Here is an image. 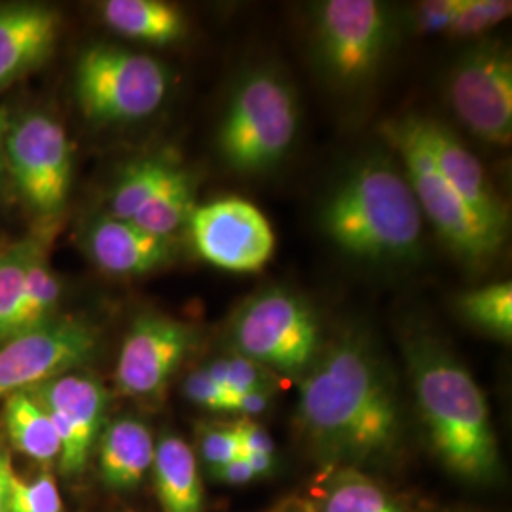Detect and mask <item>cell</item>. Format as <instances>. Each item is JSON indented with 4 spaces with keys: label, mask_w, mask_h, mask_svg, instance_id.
<instances>
[{
    "label": "cell",
    "mask_w": 512,
    "mask_h": 512,
    "mask_svg": "<svg viewBox=\"0 0 512 512\" xmlns=\"http://www.w3.org/2000/svg\"><path fill=\"white\" fill-rule=\"evenodd\" d=\"M296 427L329 471L385 465L403 450V404L382 357L361 334L323 346L300 378Z\"/></svg>",
    "instance_id": "6da1fadb"
},
{
    "label": "cell",
    "mask_w": 512,
    "mask_h": 512,
    "mask_svg": "<svg viewBox=\"0 0 512 512\" xmlns=\"http://www.w3.org/2000/svg\"><path fill=\"white\" fill-rule=\"evenodd\" d=\"M412 391L423 427L440 461L454 475L490 484L501 475L492 414L473 374L425 330L403 340Z\"/></svg>",
    "instance_id": "7a4b0ae2"
},
{
    "label": "cell",
    "mask_w": 512,
    "mask_h": 512,
    "mask_svg": "<svg viewBox=\"0 0 512 512\" xmlns=\"http://www.w3.org/2000/svg\"><path fill=\"white\" fill-rule=\"evenodd\" d=\"M325 236L346 255L399 264L421 253L423 215L403 167L368 156L330 190L319 215Z\"/></svg>",
    "instance_id": "3957f363"
},
{
    "label": "cell",
    "mask_w": 512,
    "mask_h": 512,
    "mask_svg": "<svg viewBox=\"0 0 512 512\" xmlns=\"http://www.w3.org/2000/svg\"><path fill=\"white\" fill-rule=\"evenodd\" d=\"M298 131L293 88L272 71L239 80L217 128L222 162L241 175H258L283 162Z\"/></svg>",
    "instance_id": "277c9868"
},
{
    "label": "cell",
    "mask_w": 512,
    "mask_h": 512,
    "mask_svg": "<svg viewBox=\"0 0 512 512\" xmlns=\"http://www.w3.org/2000/svg\"><path fill=\"white\" fill-rule=\"evenodd\" d=\"M230 338L234 353L289 378H302L325 346L310 302L283 287L245 300L232 317Z\"/></svg>",
    "instance_id": "5b68a950"
},
{
    "label": "cell",
    "mask_w": 512,
    "mask_h": 512,
    "mask_svg": "<svg viewBox=\"0 0 512 512\" xmlns=\"http://www.w3.org/2000/svg\"><path fill=\"white\" fill-rule=\"evenodd\" d=\"M169 78L154 57L99 44L74 71L78 107L93 124H128L152 116L164 103Z\"/></svg>",
    "instance_id": "8992f818"
},
{
    "label": "cell",
    "mask_w": 512,
    "mask_h": 512,
    "mask_svg": "<svg viewBox=\"0 0 512 512\" xmlns=\"http://www.w3.org/2000/svg\"><path fill=\"white\" fill-rule=\"evenodd\" d=\"M387 145L401 160L404 175L420 205L423 219L429 220L440 239L456 255L476 266H486L503 247V241L488 232L461 202L452 186L444 181L431 154L412 126L410 114L384 122L380 128Z\"/></svg>",
    "instance_id": "52a82bcc"
},
{
    "label": "cell",
    "mask_w": 512,
    "mask_h": 512,
    "mask_svg": "<svg viewBox=\"0 0 512 512\" xmlns=\"http://www.w3.org/2000/svg\"><path fill=\"white\" fill-rule=\"evenodd\" d=\"M395 38L391 8L376 0H329L315 8L313 52L325 78L355 90L384 65Z\"/></svg>",
    "instance_id": "ba28073f"
},
{
    "label": "cell",
    "mask_w": 512,
    "mask_h": 512,
    "mask_svg": "<svg viewBox=\"0 0 512 512\" xmlns=\"http://www.w3.org/2000/svg\"><path fill=\"white\" fill-rule=\"evenodd\" d=\"M448 99L459 122L480 141H512V55L503 40H482L461 55L448 78Z\"/></svg>",
    "instance_id": "9c48e42d"
},
{
    "label": "cell",
    "mask_w": 512,
    "mask_h": 512,
    "mask_svg": "<svg viewBox=\"0 0 512 512\" xmlns=\"http://www.w3.org/2000/svg\"><path fill=\"white\" fill-rule=\"evenodd\" d=\"M4 160L25 203L44 217L59 213L71 190L73 147L63 126L46 114H27L10 126Z\"/></svg>",
    "instance_id": "30bf717a"
},
{
    "label": "cell",
    "mask_w": 512,
    "mask_h": 512,
    "mask_svg": "<svg viewBox=\"0 0 512 512\" xmlns=\"http://www.w3.org/2000/svg\"><path fill=\"white\" fill-rule=\"evenodd\" d=\"M97 348L99 332L82 319H52L21 332L0 348V401L86 365Z\"/></svg>",
    "instance_id": "8fae6325"
},
{
    "label": "cell",
    "mask_w": 512,
    "mask_h": 512,
    "mask_svg": "<svg viewBox=\"0 0 512 512\" xmlns=\"http://www.w3.org/2000/svg\"><path fill=\"white\" fill-rule=\"evenodd\" d=\"M186 224L198 255L220 270L255 274L274 255V230L247 200L220 198L196 205Z\"/></svg>",
    "instance_id": "7c38bea8"
},
{
    "label": "cell",
    "mask_w": 512,
    "mask_h": 512,
    "mask_svg": "<svg viewBox=\"0 0 512 512\" xmlns=\"http://www.w3.org/2000/svg\"><path fill=\"white\" fill-rule=\"evenodd\" d=\"M198 340V330L190 323L160 313L139 315L124 338L116 363L120 393L135 399L160 395Z\"/></svg>",
    "instance_id": "4fadbf2b"
},
{
    "label": "cell",
    "mask_w": 512,
    "mask_h": 512,
    "mask_svg": "<svg viewBox=\"0 0 512 512\" xmlns=\"http://www.w3.org/2000/svg\"><path fill=\"white\" fill-rule=\"evenodd\" d=\"M46 408L61 442L59 467L65 475L86 471L93 448L105 429L109 395L90 376L63 374L27 391Z\"/></svg>",
    "instance_id": "5bb4252c"
},
{
    "label": "cell",
    "mask_w": 512,
    "mask_h": 512,
    "mask_svg": "<svg viewBox=\"0 0 512 512\" xmlns=\"http://www.w3.org/2000/svg\"><path fill=\"white\" fill-rule=\"evenodd\" d=\"M410 120L444 181L452 186L475 219L505 243L509 236V207L480 160L444 124L416 114H410Z\"/></svg>",
    "instance_id": "9a60e30c"
},
{
    "label": "cell",
    "mask_w": 512,
    "mask_h": 512,
    "mask_svg": "<svg viewBox=\"0 0 512 512\" xmlns=\"http://www.w3.org/2000/svg\"><path fill=\"white\" fill-rule=\"evenodd\" d=\"M59 14L37 4L0 10V90L40 67L59 37Z\"/></svg>",
    "instance_id": "2e32d148"
},
{
    "label": "cell",
    "mask_w": 512,
    "mask_h": 512,
    "mask_svg": "<svg viewBox=\"0 0 512 512\" xmlns=\"http://www.w3.org/2000/svg\"><path fill=\"white\" fill-rule=\"evenodd\" d=\"M86 245L93 262L107 274H148L167 264L175 253L171 238L154 236L131 220L112 215L95 220Z\"/></svg>",
    "instance_id": "e0dca14e"
},
{
    "label": "cell",
    "mask_w": 512,
    "mask_h": 512,
    "mask_svg": "<svg viewBox=\"0 0 512 512\" xmlns=\"http://www.w3.org/2000/svg\"><path fill=\"white\" fill-rule=\"evenodd\" d=\"M95 448L103 484L112 490H133L152 469L156 442L143 421L120 418L103 429Z\"/></svg>",
    "instance_id": "ac0fdd59"
},
{
    "label": "cell",
    "mask_w": 512,
    "mask_h": 512,
    "mask_svg": "<svg viewBox=\"0 0 512 512\" xmlns=\"http://www.w3.org/2000/svg\"><path fill=\"white\" fill-rule=\"evenodd\" d=\"M150 471L162 512H203L200 465L188 442L177 435H164L156 444Z\"/></svg>",
    "instance_id": "d6986e66"
},
{
    "label": "cell",
    "mask_w": 512,
    "mask_h": 512,
    "mask_svg": "<svg viewBox=\"0 0 512 512\" xmlns=\"http://www.w3.org/2000/svg\"><path fill=\"white\" fill-rule=\"evenodd\" d=\"M101 14L118 35L154 46L175 44L188 31L183 12L162 0H109Z\"/></svg>",
    "instance_id": "ffe728a7"
},
{
    "label": "cell",
    "mask_w": 512,
    "mask_h": 512,
    "mask_svg": "<svg viewBox=\"0 0 512 512\" xmlns=\"http://www.w3.org/2000/svg\"><path fill=\"white\" fill-rule=\"evenodd\" d=\"M310 503L317 512H408L365 471L348 467L329 471Z\"/></svg>",
    "instance_id": "44dd1931"
},
{
    "label": "cell",
    "mask_w": 512,
    "mask_h": 512,
    "mask_svg": "<svg viewBox=\"0 0 512 512\" xmlns=\"http://www.w3.org/2000/svg\"><path fill=\"white\" fill-rule=\"evenodd\" d=\"M4 420L8 437L21 454L40 463L59 459L61 442L54 421L29 393H16L6 399Z\"/></svg>",
    "instance_id": "7402d4cb"
},
{
    "label": "cell",
    "mask_w": 512,
    "mask_h": 512,
    "mask_svg": "<svg viewBox=\"0 0 512 512\" xmlns=\"http://www.w3.org/2000/svg\"><path fill=\"white\" fill-rule=\"evenodd\" d=\"M179 167L171 156H150L129 164L112 188L110 215L116 219H133Z\"/></svg>",
    "instance_id": "603a6c76"
},
{
    "label": "cell",
    "mask_w": 512,
    "mask_h": 512,
    "mask_svg": "<svg viewBox=\"0 0 512 512\" xmlns=\"http://www.w3.org/2000/svg\"><path fill=\"white\" fill-rule=\"evenodd\" d=\"M196 184L192 175L179 167L160 192L131 219L154 236L171 238L188 222L196 207Z\"/></svg>",
    "instance_id": "cb8c5ba5"
},
{
    "label": "cell",
    "mask_w": 512,
    "mask_h": 512,
    "mask_svg": "<svg viewBox=\"0 0 512 512\" xmlns=\"http://www.w3.org/2000/svg\"><path fill=\"white\" fill-rule=\"evenodd\" d=\"M35 243L21 241L0 251V342L21 334L25 274Z\"/></svg>",
    "instance_id": "d4e9b609"
},
{
    "label": "cell",
    "mask_w": 512,
    "mask_h": 512,
    "mask_svg": "<svg viewBox=\"0 0 512 512\" xmlns=\"http://www.w3.org/2000/svg\"><path fill=\"white\" fill-rule=\"evenodd\" d=\"M459 313L476 329L499 340L512 336V283L503 281L459 294Z\"/></svg>",
    "instance_id": "484cf974"
},
{
    "label": "cell",
    "mask_w": 512,
    "mask_h": 512,
    "mask_svg": "<svg viewBox=\"0 0 512 512\" xmlns=\"http://www.w3.org/2000/svg\"><path fill=\"white\" fill-rule=\"evenodd\" d=\"M59 298H61L59 281L52 274L46 258L35 245L27 264V274H25L21 332L37 329L50 323Z\"/></svg>",
    "instance_id": "4316f807"
},
{
    "label": "cell",
    "mask_w": 512,
    "mask_h": 512,
    "mask_svg": "<svg viewBox=\"0 0 512 512\" xmlns=\"http://www.w3.org/2000/svg\"><path fill=\"white\" fill-rule=\"evenodd\" d=\"M203 368L234 399L249 391H270L272 372L234 351L211 359Z\"/></svg>",
    "instance_id": "83f0119b"
},
{
    "label": "cell",
    "mask_w": 512,
    "mask_h": 512,
    "mask_svg": "<svg viewBox=\"0 0 512 512\" xmlns=\"http://www.w3.org/2000/svg\"><path fill=\"white\" fill-rule=\"evenodd\" d=\"M4 512H63L54 476L44 471L35 478H23L12 469Z\"/></svg>",
    "instance_id": "f1b7e54d"
},
{
    "label": "cell",
    "mask_w": 512,
    "mask_h": 512,
    "mask_svg": "<svg viewBox=\"0 0 512 512\" xmlns=\"http://www.w3.org/2000/svg\"><path fill=\"white\" fill-rule=\"evenodd\" d=\"M512 2L505 0H454L450 37L473 38L486 35L511 16Z\"/></svg>",
    "instance_id": "f546056e"
},
{
    "label": "cell",
    "mask_w": 512,
    "mask_h": 512,
    "mask_svg": "<svg viewBox=\"0 0 512 512\" xmlns=\"http://www.w3.org/2000/svg\"><path fill=\"white\" fill-rule=\"evenodd\" d=\"M196 458L202 459L207 469H217L241 456L236 423H200L196 429Z\"/></svg>",
    "instance_id": "4dcf8cb0"
},
{
    "label": "cell",
    "mask_w": 512,
    "mask_h": 512,
    "mask_svg": "<svg viewBox=\"0 0 512 512\" xmlns=\"http://www.w3.org/2000/svg\"><path fill=\"white\" fill-rule=\"evenodd\" d=\"M183 393L186 401L209 412H232L234 406V397L220 387L203 366L186 376Z\"/></svg>",
    "instance_id": "1f68e13d"
},
{
    "label": "cell",
    "mask_w": 512,
    "mask_h": 512,
    "mask_svg": "<svg viewBox=\"0 0 512 512\" xmlns=\"http://www.w3.org/2000/svg\"><path fill=\"white\" fill-rule=\"evenodd\" d=\"M454 18V0L421 2L412 12V25L420 35L448 33Z\"/></svg>",
    "instance_id": "d6a6232c"
},
{
    "label": "cell",
    "mask_w": 512,
    "mask_h": 512,
    "mask_svg": "<svg viewBox=\"0 0 512 512\" xmlns=\"http://www.w3.org/2000/svg\"><path fill=\"white\" fill-rule=\"evenodd\" d=\"M236 429H238L241 456H251V454H270V456H274V440L262 425H258L256 421L243 418V420L236 421Z\"/></svg>",
    "instance_id": "836d02e7"
},
{
    "label": "cell",
    "mask_w": 512,
    "mask_h": 512,
    "mask_svg": "<svg viewBox=\"0 0 512 512\" xmlns=\"http://www.w3.org/2000/svg\"><path fill=\"white\" fill-rule=\"evenodd\" d=\"M209 475L213 480H219L222 484H230V486H243V484H249V482L256 480L253 469L241 456L232 459L230 463L220 465L217 469H211Z\"/></svg>",
    "instance_id": "e575fe53"
},
{
    "label": "cell",
    "mask_w": 512,
    "mask_h": 512,
    "mask_svg": "<svg viewBox=\"0 0 512 512\" xmlns=\"http://www.w3.org/2000/svg\"><path fill=\"white\" fill-rule=\"evenodd\" d=\"M268 406H270V391H249V393H243L234 399L232 412L241 414L249 420L251 416H258V414L266 412Z\"/></svg>",
    "instance_id": "d590c367"
},
{
    "label": "cell",
    "mask_w": 512,
    "mask_h": 512,
    "mask_svg": "<svg viewBox=\"0 0 512 512\" xmlns=\"http://www.w3.org/2000/svg\"><path fill=\"white\" fill-rule=\"evenodd\" d=\"M12 461L8 454L0 452V512L6 511V492H8V478L12 473Z\"/></svg>",
    "instance_id": "8d00e7d4"
},
{
    "label": "cell",
    "mask_w": 512,
    "mask_h": 512,
    "mask_svg": "<svg viewBox=\"0 0 512 512\" xmlns=\"http://www.w3.org/2000/svg\"><path fill=\"white\" fill-rule=\"evenodd\" d=\"M283 512H317L313 509V505H311L310 501L308 503H294L291 505L287 511Z\"/></svg>",
    "instance_id": "74e56055"
},
{
    "label": "cell",
    "mask_w": 512,
    "mask_h": 512,
    "mask_svg": "<svg viewBox=\"0 0 512 512\" xmlns=\"http://www.w3.org/2000/svg\"><path fill=\"white\" fill-rule=\"evenodd\" d=\"M8 122H2L0 124V164L4 160V139H6V133H8Z\"/></svg>",
    "instance_id": "f35d334b"
},
{
    "label": "cell",
    "mask_w": 512,
    "mask_h": 512,
    "mask_svg": "<svg viewBox=\"0 0 512 512\" xmlns=\"http://www.w3.org/2000/svg\"><path fill=\"white\" fill-rule=\"evenodd\" d=\"M2 122H8V120H6V114L0 110V124H2Z\"/></svg>",
    "instance_id": "ab89813d"
}]
</instances>
